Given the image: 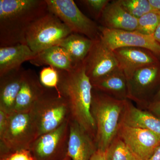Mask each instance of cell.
<instances>
[{
	"mask_svg": "<svg viewBox=\"0 0 160 160\" xmlns=\"http://www.w3.org/2000/svg\"><path fill=\"white\" fill-rule=\"evenodd\" d=\"M0 160H34L29 150L0 152Z\"/></svg>",
	"mask_w": 160,
	"mask_h": 160,
	"instance_id": "cell-28",
	"label": "cell"
},
{
	"mask_svg": "<svg viewBox=\"0 0 160 160\" xmlns=\"http://www.w3.org/2000/svg\"><path fill=\"white\" fill-rule=\"evenodd\" d=\"M58 71L57 91L69 104L70 120L77 123L95 141L96 127L91 113L93 88L86 74L84 61L71 70Z\"/></svg>",
	"mask_w": 160,
	"mask_h": 160,
	"instance_id": "cell-1",
	"label": "cell"
},
{
	"mask_svg": "<svg viewBox=\"0 0 160 160\" xmlns=\"http://www.w3.org/2000/svg\"><path fill=\"white\" fill-rule=\"evenodd\" d=\"M160 24V12L153 10L138 19L135 31L144 35H153Z\"/></svg>",
	"mask_w": 160,
	"mask_h": 160,
	"instance_id": "cell-24",
	"label": "cell"
},
{
	"mask_svg": "<svg viewBox=\"0 0 160 160\" xmlns=\"http://www.w3.org/2000/svg\"><path fill=\"white\" fill-rule=\"evenodd\" d=\"M69 121L40 136L29 150L34 160H63L68 154Z\"/></svg>",
	"mask_w": 160,
	"mask_h": 160,
	"instance_id": "cell-8",
	"label": "cell"
},
{
	"mask_svg": "<svg viewBox=\"0 0 160 160\" xmlns=\"http://www.w3.org/2000/svg\"><path fill=\"white\" fill-rule=\"evenodd\" d=\"M36 54L26 44L0 47V77L22 67Z\"/></svg>",
	"mask_w": 160,
	"mask_h": 160,
	"instance_id": "cell-20",
	"label": "cell"
},
{
	"mask_svg": "<svg viewBox=\"0 0 160 160\" xmlns=\"http://www.w3.org/2000/svg\"><path fill=\"white\" fill-rule=\"evenodd\" d=\"M146 109L160 119V101H152L146 106Z\"/></svg>",
	"mask_w": 160,
	"mask_h": 160,
	"instance_id": "cell-29",
	"label": "cell"
},
{
	"mask_svg": "<svg viewBox=\"0 0 160 160\" xmlns=\"http://www.w3.org/2000/svg\"><path fill=\"white\" fill-rule=\"evenodd\" d=\"M100 38L111 50L123 47H138L148 49L160 58V44L153 35L136 31L107 29L99 26Z\"/></svg>",
	"mask_w": 160,
	"mask_h": 160,
	"instance_id": "cell-9",
	"label": "cell"
},
{
	"mask_svg": "<svg viewBox=\"0 0 160 160\" xmlns=\"http://www.w3.org/2000/svg\"><path fill=\"white\" fill-rule=\"evenodd\" d=\"M121 123L127 126L141 128L154 132L160 137V119L150 112L136 107L126 100Z\"/></svg>",
	"mask_w": 160,
	"mask_h": 160,
	"instance_id": "cell-18",
	"label": "cell"
},
{
	"mask_svg": "<svg viewBox=\"0 0 160 160\" xmlns=\"http://www.w3.org/2000/svg\"><path fill=\"white\" fill-rule=\"evenodd\" d=\"M49 11L57 16L72 33L92 41L100 38L99 26L82 12L72 0H46Z\"/></svg>",
	"mask_w": 160,
	"mask_h": 160,
	"instance_id": "cell-7",
	"label": "cell"
},
{
	"mask_svg": "<svg viewBox=\"0 0 160 160\" xmlns=\"http://www.w3.org/2000/svg\"><path fill=\"white\" fill-rule=\"evenodd\" d=\"M39 78L44 87L58 90L59 81L58 69L52 66L44 67L40 71Z\"/></svg>",
	"mask_w": 160,
	"mask_h": 160,
	"instance_id": "cell-26",
	"label": "cell"
},
{
	"mask_svg": "<svg viewBox=\"0 0 160 160\" xmlns=\"http://www.w3.org/2000/svg\"><path fill=\"white\" fill-rule=\"evenodd\" d=\"M153 37H154L155 39L160 44V24L155 32L153 34Z\"/></svg>",
	"mask_w": 160,
	"mask_h": 160,
	"instance_id": "cell-34",
	"label": "cell"
},
{
	"mask_svg": "<svg viewBox=\"0 0 160 160\" xmlns=\"http://www.w3.org/2000/svg\"><path fill=\"white\" fill-rule=\"evenodd\" d=\"M46 88L41 84L35 71L30 69H26L13 112L32 109L42 95Z\"/></svg>",
	"mask_w": 160,
	"mask_h": 160,
	"instance_id": "cell-15",
	"label": "cell"
},
{
	"mask_svg": "<svg viewBox=\"0 0 160 160\" xmlns=\"http://www.w3.org/2000/svg\"><path fill=\"white\" fill-rule=\"evenodd\" d=\"M31 109L39 136L58 129L71 119L69 104L56 89L46 88Z\"/></svg>",
	"mask_w": 160,
	"mask_h": 160,
	"instance_id": "cell-5",
	"label": "cell"
},
{
	"mask_svg": "<svg viewBox=\"0 0 160 160\" xmlns=\"http://www.w3.org/2000/svg\"><path fill=\"white\" fill-rule=\"evenodd\" d=\"M118 136L141 160H147L160 145V137L154 132L120 123Z\"/></svg>",
	"mask_w": 160,
	"mask_h": 160,
	"instance_id": "cell-12",
	"label": "cell"
},
{
	"mask_svg": "<svg viewBox=\"0 0 160 160\" xmlns=\"http://www.w3.org/2000/svg\"><path fill=\"white\" fill-rule=\"evenodd\" d=\"M92 84L93 89L111 97L129 100L128 81L119 68Z\"/></svg>",
	"mask_w": 160,
	"mask_h": 160,
	"instance_id": "cell-19",
	"label": "cell"
},
{
	"mask_svg": "<svg viewBox=\"0 0 160 160\" xmlns=\"http://www.w3.org/2000/svg\"><path fill=\"white\" fill-rule=\"evenodd\" d=\"M119 68L129 79L137 69L159 62L158 58L148 49L138 47H123L113 50Z\"/></svg>",
	"mask_w": 160,
	"mask_h": 160,
	"instance_id": "cell-13",
	"label": "cell"
},
{
	"mask_svg": "<svg viewBox=\"0 0 160 160\" xmlns=\"http://www.w3.org/2000/svg\"><path fill=\"white\" fill-rule=\"evenodd\" d=\"M49 11L46 0H0V47L26 45L29 27Z\"/></svg>",
	"mask_w": 160,
	"mask_h": 160,
	"instance_id": "cell-2",
	"label": "cell"
},
{
	"mask_svg": "<svg viewBox=\"0 0 160 160\" xmlns=\"http://www.w3.org/2000/svg\"><path fill=\"white\" fill-rule=\"evenodd\" d=\"M25 70L22 66L0 77V109L7 114L14 110Z\"/></svg>",
	"mask_w": 160,
	"mask_h": 160,
	"instance_id": "cell-16",
	"label": "cell"
},
{
	"mask_svg": "<svg viewBox=\"0 0 160 160\" xmlns=\"http://www.w3.org/2000/svg\"><path fill=\"white\" fill-rule=\"evenodd\" d=\"M147 160H160V145L152 155Z\"/></svg>",
	"mask_w": 160,
	"mask_h": 160,
	"instance_id": "cell-32",
	"label": "cell"
},
{
	"mask_svg": "<svg viewBox=\"0 0 160 160\" xmlns=\"http://www.w3.org/2000/svg\"><path fill=\"white\" fill-rule=\"evenodd\" d=\"M160 79V63L137 69L128 81L129 100L146 109L150 97Z\"/></svg>",
	"mask_w": 160,
	"mask_h": 160,
	"instance_id": "cell-10",
	"label": "cell"
},
{
	"mask_svg": "<svg viewBox=\"0 0 160 160\" xmlns=\"http://www.w3.org/2000/svg\"><path fill=\"white\" fill-rule=\"evenodd\" d=\"M72 33L70 29L51 12L30 26L26 34V44L36 54L52 46H57Z\"/></svg>",
	"mask_w": 160,
	"mask_h": 160,
	"instance_id": "cell-6",
	"label": "cell"
},
{
	"mask_svg": "<svg viewBox=\"0 0 160 160\" xmlns=\"http://www.w3.org/2000/svg\"><path fill=\"white\" fill-rule=\"evenodd\" d=\"M93 41L78 33H72L62 40L57 46L67 52L73 66L82 62L89 53Z\"/></svg>",
	"mask_w": 160,
	"mask_h": 160,
	"instance_id": "cell-22",
	"label": "cell"
},
{
	"mask_svg": "<svg viewBox=\"0 0 160 160\" xmlns=\"http://www.w3.org/2000/svg\"><path fill=\"white\" fill-rule=\"evenodd\" d=\"M160 101V88L154 97V100L152 101Z\"/></svg>",
	"mask_w": 160,
	"mask_h": 160,
	"instance_id": "cell-35",
	"label": "cell"
},
{
	"mask_svg": "<svg viewBox=\"0 0 160 160\" xmlns=\"http://www.w3.org/2000/svg\"><path fill=\"white\" fill-rule=\"evenodd\" d=\"M126 100L117 99L92 89L91 113L96 127L98 149L107 151L117 136Z\"/></svg>",
	"mask_w": 160,
	"mask_h": 160,
	"instance_id": "cell-3",
	"label": "cell"
},
{
	"mask_svg": "<svg viewBox=\"0 0 160 160\" xmlns=\"http://www.w3.org/2000/svg\"><path fill=\"white\" fill-rule=\"evenodd\" d=\"M107 160H141L117 136L107 150Z\"/></svg>",
	"mask_w": 160,
	"mask_h": 160,
	"instance_id": "cell-23",
	"label": "cell"
},
{
	"mask_svg": "<svg viewBox=\"0 0 160 160\" xmlns=\"http://www.w3.org/2000/svg\"><path fill=\"white\" fill-rule=\"evenodd\" d=\"M84 63L86 74L91 83L119 68L114 52L106 46L100 38L93 41L91 49Z\"/></svg>",
	"mask_w": 160,
	"mask_h": 160,
	"instance_id": "cell-11",
	"label": "cell"
},
{
	"mask_svg": "<svg viewBox=\"0 0 160 160\" xmlns=\"http://www.w3.org/2000/svg\"><path fill=\"white\" fill-rule=\"evenodd\" d=\"M95 141L74 121H69L67 156L71 160H90L98 150Z\"/></svg>",
	"mask_w": 160,
	"mask_h": 160,
	"instance_id": "cell-14",
	"label": "cell"
},
{
	"mask_svg": "<svg viewBox=\"0 0 160 160\" xmlns=\"http://www.w3.org/2000/svg\"><path fill=\"white\" fill-rule=\"evenodd\" d=\"M110 2L109 0H84L81 1L93 17L98 20L104 9Z\"/></svg>",
	"mask_w": 160,
	"mask_h": 160,
	"instance_id": "cell-27",
	"label": "cell"
},
{
	"mask_svg": "<svg viewBox=\"0 0 160 160\" xmlns=\"http://www.w3.org/2000/svg\"><path fill=\"white\" fill-rule=\"evenodd\" d=\"M63 160H71V158L68 156H67Z\"/></svg>",
	"mask_w": 160,
	"mask_h": 160,
	"instance_id": "cell-36",
	"label": "cell"
},
{
	"mask_svg": "<svg viewBox=\"0 0 160 160\" xmlns=\"http://www.w3.org/2000/svg\"><path fill=\"white\" fill-rule=\"evenodd\" d=\"M8 119L9 115L0 109V136L2 135L6 129L8 124Z\"/></svg>",
	"mask_w": 160,
	"mask_h": 160,
	"instance_id": "cell-30",
	"label": "cell"
},
{
	"mask_svg": "<svg viewBox=\"0 0 160 160\" xmlns=\"http://www.w3.org/2000/svg\"><path fill=\"white\" fill-rule=\"evenodd\" d=\"M118 2L126 11L137 19L148 12L155 10L149 0H118Z\"/></svg>",
	"mask_w": 160,
	"mask_h": 160,
	"instance_id": "cell-25",
	"label": "cell"
},
{
	"mask_svg": "<svg viewBox=\"0 0 160 160\" xmlns=\"http://www.w3.org/2000/svg\"><path fill=\"white\" fill-rule=\"evenodd\" d=\"M90 160H107V151L98 149Z\"/></svg>",
	"mask_w": 160,
	"mask_h": 160,
	"instance_id": "cell-31",
	"label": "cell"
},
{
	"mask_svg": "<svg viewBox=\"0 0 160 160\" xmlns=\"http://www.w3.org/2000/svg\"><path fill=\"white\" fill-rule=\"evenodd\" d=\"M99 20L102 26L107 29L135 31L137 28L138 19L126 11L118 0L108 4Z\"/></svg>",
	"mask_w": 160,
	"mask_h": 160,
	"instance_id": "cell-17",
	"label": "cell"
},
{
	"mask_svg": "<svg viewBox=\"0 0 160 160\" xmlns=\"http://www.w3.org/2000/svg\"><path fill=\"white\" fill-rule=\"evenodd\" d=\"M29 62L36 66H48L65 71L71 70L74 66L66 50L58 46L43 50Z\"/></svg>",
	"mask_w": 160,
	"mask_h": 160,
	"instance_id": "cell-21",
	"label": "cell"
},
{
	"mask_svg": "<svg viewBox=\"0 0 160 160\" xmlns=\"http://www.w3.org/2000/svg\"><path fill=\"white\" fill-rule=\"evenodd\" d=\"M149 2L155 10L160 12V0H149Z\"/></svg>",
	"mask_w": 160,
	"mask_h": 160,
	"instance_id": "cell-33",
	"label": "cell"
},
{
	"mask_svg": "<svg viewBox=\"0 0 160 160\" xmlns=\"http://www.w3.org/2000/svg\"><path fill=\"white\" fill-rule=\"evenodd\" d=\"M39 136L31 109L9 115L8 124L0 136V152L29 150Z\"/></svg>",
	"mask_w": 160,
	"mask_h": 160,
	"instance_id": "cell-4",
	"label": "cell"
}]
</instances>
